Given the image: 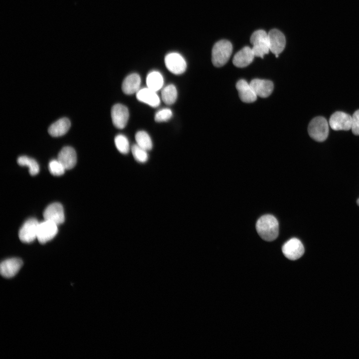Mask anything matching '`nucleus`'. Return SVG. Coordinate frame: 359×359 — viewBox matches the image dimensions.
Masks as SVG:
<instances>
[{
	"mask_svg": "<svg viewBox=\"0 0 359 359\" xmlns=\"http://www.w3.org/2000/svg\"><path fill=\"white\" fill-rule=\"evenodd\" d=\"M329 125L334 130H349L352 128V116L344 112L337 111L331 116Z\"/></svg>",
	"mask_w": 359,
	"mask_h": 359,
	"instance_id": "1a4fd4ad",
	"label": "nucleus"
},
{
	"mask_svg": "<svg viewBox=\"0 0 359 359\" xmlns=\"http://www.w3.org/2000/svg\"><path fill=\"white\" fill-rule=\"evenodd\" d=\"M137 144L140 147L146 151L151 150L152 148V142L148 133L143 131L138 132L135 135Z\"/></svg>",
	"mask_w": 359,
	"mask_h": 359,
	"instance_id": "b1692460",
	"label": "nucleus"
},
{
	"mask_svg": "<svg viewBox=\"0 0 359 359\" xmlns=\"http://www.w3.org/2000/svg\"><path fill=\"white\" fill-rule=\"evenodd\" d=\"M357 204L359 205V198L357 200Z\"/></svg>",
	"mask_w": 359,
	"mask_h": 359,
	"instance_id": "c756f323",
	"label": "nucleus"
},
{
	"mask_svg": "<svg viewBox=\"0 0 359 359\" xmlns=\"http://www.w3.org/2000/svg\"><path fill=\"white\" fill-rule=\"evenodd\" d=\"M137 99L151 107H157L160 103V98L156 92L148 88L139 90L136 93Z\"/></svg>",
	"mask_w": 359,
	"mask_h": 359,
	"instance_id": "a211bd4d",
	"label": "nucleus"
},
{
	"mask_svg": "<svg viewBox=\"0 0 359 359\" xmlns=\"http://www.w3.org/2000/svg\"><path fill=\"white\" fill-rule=\"evenodd\" d=\"M132 152L135 159L139 163H144L148 159L147 151L140 147L137 144L132 147Z\"/></svg>",
	"mask_w": 359,
	"mask_h": 359,
	"instance_id": "a878e982",
	"label": "nucleus"
},
{
	"mask_svg": "<svg viewBox=\"0 0 359 359\" xmlns=\"http://www.w3.org/2000/svg\"><path fill=\"white\" fill-rule=\"evenodd\" d=\"M232 51V45L227 40L222 39L216 42L212 49V62L215 67L225 64L229 59Z\"/></svg>",
	"mask_w": 359,
	"mask_h": 359,
	"instance_id": "f03ea898",
	"label": "nucleus"
},
{
	"mask_svg": "<svg viewBox=\"0 0 359 359\" xmlns=\"http://www.w3.org/2000/svg\"><path fill=\"white\" fill-rule=\"evenodd\" d=\"M111 113L115 127L120 129L125 128L129 116L127 107L121 104H115L112 107Z\"/></svg>",
	"mask_w": 359,
	"mask_h": 359,
	"instance_id": "9b49d317",
	"label": "nucleus"
},
{
	"mask_svg": "<svg viewBox=\"0 0 359 359\" xmlns=\"http://www.w3.org/2000/svg\"><path fill=\"white\" fill-rule=\"evenodd\" d=\"M17 162L20 166L28 167L29 174L32 176L36 175L39 173V165L32 158L25 156H20L18 158Z\"/></svg>",
	"mask_w": 359,
	"mask_h": 359,
	"instance_id": "4be33fe9",
	"label": "nucleus"
},
{
	"mask_svg": "<svg viewBox=\"0 0 359 359\" xmlns=\"http://www.w3.org/2000/svg\"><path fill=\"white\" fill-rule=\"evenodd\" d=\"M256 228L261 238L267 241L274 240L279 234L278 221L271 214L261 216L256 222Z\"/></svg>",
	"mask_w": 359,
	"mask_h": 359,
	"instance_id": "f257e3e1",
	"label": "nucleus"
},
{
	"mask_svg": "<svg viewBox=\"0 0 359 359\" xmlns=\"http://www.w3.org/2000/svg\"><path fill=\"white\" fill-rule=\"evenodd\" d=\"M140 84V76L137 73H133L125 78L122 83V89L126 94H133L139 90Z\"/></svg>",
	"mask_w": 359,
	"mask_h": 359,
	"instance_id": "6ab92c4d",
	"label": "nucleus"
},
{
	"mask_svg": "<svg viewBox=\"0 0 359 359\" xmlns=\"http://www.w3.org/2000/svg\"><path fill=\"white\" fill-rule=\"evenodd\" d=\"M352 131L355 135H359V109L352 115Z\"/></svg>",
	"mask_w": 359,
	"mask_h": 359,
	"instance_id": "c85d7f7f",
	"label": "nucleus"
},
{
	"mask_svg": "<svg viewBox=\"0 0 359 359\" xmlns=\"http://www.w3.org/2000/svg\"><path fill=\"white\" fill-rule=\"evenodd\" d=\"M115 146L117 150L123 154H127L129 152V143L127 138L123 135H118L115 138Z\"/></svg>",
	"mask_w": 359,
	"mask_h": 359,
	"instance_id": "393cba45",
	"label": "nucleus"
},
{
	"mask_svg": "<svg viewBox=\"0 0 359 359\" xmlns=\"http://www.w3.org/2000/svg\"><path fill=\"white\" fill-rule=\"evenodd\" d=\"M282 250L287 258L291 260H295L300 258L303 255L304 247L299 239L292 238L284 244Z\"/></svg>",
	"mask_w": 359,
	"mask_h": 359,
	"instance_id": "0eeeda50",
	"label": "nucleus"
},
{
	"mask_svg": "<svg viewBox=\"0 0 359 359\" xmlns=\"http://www.w3.org/2000/svg\"><path fill=\"white\" fill-rule=\"evenodd\" d=\"M250 42L253 45V52L256 57L263 58L270 51L268 35L262 29L255 31L250 37Z\"/></svg>",
	"mask_w": 359,
	"mask_h": 359,
	"instance_id": "7ed1b4c3",
	"label": "nucleus"
},
{
	"mask_svg": "<svg viewBox=\"0 0 359 359\" xmlns=\"http://www.w3.org/2000/svg\"><path fill=\"white\" fill-rule=\"evenodd\" d=\"M58 232V225L55 223L44 220L39 223L37 233V239L41 243L52 239Z\"/></svg>",
	"mask_w": 359,
	"mask_h": 359,
	"instance_id": "6e6552de",
	"label": "nucleus"
},
{
	"mask_svg": "<svg viewBox=\"0 0 359 359\" xmlns=\"http://www.w3.org/2000/svg\"><path fill=\"white\" fill-rule=\"evenodd\" d=\"M236 88L238 91L239 97L242 101L245 103H252L256 101L257 96L251 86L244 79H240L237 81Z\"/></svg>",
	"mask_w": 359,
	"mask_h": 359,
	"instance_id": "2eb2a0df",
	"label": "nucleus"
},
{
	"mask_svg": "<svg viewBox=\"0 0 359 359\" xmlns=\"http://www.w3.org/2000/svg\"><path fill=\"white\" fill-rule=\"evenodd\" d=\"M250 84L257 96L266 98L272 93L274 85L272 81L267 80L254 79Z\"/></svg>",
	"mask_w": 359,
	"mask_h": 359,
	"instance_id": "4468645a",
	"label": "nucleus"
},
{
	"mask_svg": "<svg viewBox=\"0 0 359 359\" xmlns=\"http://www.w3.org/2000/svg\"><path fill=\"white\" fill-rule=\"evenodd\" d=\"M146 83L149 88L157 92L163 87V77L160 72L156 71H152L147 75Z\"/></svg>",
	"mask_w": 359,
	"mask_h": 359,
	"instance_id": "412c9836",
	"label": "nucleus"
},
{
	"mask_svg": "<svg viewBox=\"0 0 359 359\" xmlns=\"http://www.w3.org/2000/svg\"><path fill=\"white\" fill-rule=\"evenodd\" d=\"M172 115V111L171 109H163L156 113L155 120L157 122L167 121L171 119Z\"/></svg>",
	"mask_w": 359,
	"mask_h": 359,
	"instance_id": "cd10ccee",
	"label": "nucleus"
},
{
	"mask_svg": "<svg viewBox=\"0 0 359 359\" xmlns=\"http://www.w3.org/2000/svg\"><path fill=\"white\" fill-rule=\"evenodd\" d=\"M268 35L270 51L275 55H279L285 47L286 38L284 35L277 29H271Z\"/></svg>",
	"mask_w": 359,
	"mask_h": 359,
	"instance_id": "f8f14e48",
	"label": "nucleus"
},
{
	"mask_svg": "<svg viewBox=\"0 0 359 359\" xmlns=\"http://www.w3.org/2000/svg\"><path fill=\"white\" fill-rule=\"evenodd\" d=\"M308 130L313 139L317 142H323L328 136L329 124L324 117H316L310 122Z\"/></svg>",
	"mask_w": 359,
	"mask_h": 359,
	"instance_id": "20e7f679",
	"label": "nucleus"
},
{
	"mask_svg": "<svg viewBox=\"0 0 359 359\" xmlns=\"http://www.w3.org/2000/svg\"><path fill=\"white\" fill-rule=\"evenodd\" d=\"M48 169L50 173L56 176L62 175L66 170L58 160H51L49 163Z\"/></svg>",
	"mask_w": 359,
	"mask_h": 359,
	"instance_id": "bb28decb",
	"label": "nucleus"
},
{
	"mask_svg": "<svg viewBox=\"0 0 359 359\" xmlns=\"http://www.w3.org/2000/svg\"><path fill=\"white\" fill-rule=\"evenodd\" d=\"M71 126L69 120L67 118H61L52 124L48 129L49 135L57 137L65 135Z\"/></svg>",
	"mask_w": 359,
	"mask_h": 359,
	"instance_id": "aec40b11",
	"label": "nucleus"
},
{
	"mask_svg": "<svg viewBox=\"0 0 359 359\" xmlns=\"http://www.w3.org/2000/svg\"><path fill=\"white\" fill-rule=\"evenodd\" d=\"M165 63L167 69L175 74H182L186 68L185 59L180 54L177 52H171L166 55Z\"/></svg>",
	"mask_w": 359,
	"mask_h": 359,
	"instance_id": "423d86ee",
	"label": "nucleus"
},
{
	"mask_svg": "<svg viewBox=\"0 0 359 359\" xmlns=\"http://www.w3.org/2000/svg\"><path fill=\"white\" fill-rule=\"evenodd\" d=\"M254 57L252 48L245 46L235 54L232 62L235 66L243 68L249 65Z\"/></svg>",
	"mask_w": 359,
	"mask_h": 359,
	"instance_id": "f3484780",
	"label": "nucleus"
},
{
	"mask_svg": "<svg viewBox=\"0 0 359 359\" xmlns=\"http://www.w3.org/2000/svg\"><path fill=\"white\" fill-rule=\"evenodd\" d=\"M57 160L62 164L66 170L71 169L76 164V152L71 147H64L59 152Z\"/></svg>",
	"mask_w": 359,
	"mask_h": 359,
	"instance_id": "dca6fc26",
	"label": "nucleus"
},
{
	"mask_svg": "<svg viewBox=\"0 0 359 359\" xmlns=\"http://www.w3.org/2000/svg\"><path fill=\"white\" fill-rule=\"evenodd\" d=\"M39 223L34 218H29L24 222L18 232V237L21 241L28 243L37 239Z\"/></svg>",
	"mask_w": 359,
	"mask_h": 359,
	"instance_id": "39448f33",
	"label": "nucleus"
},
{
	"mask_svg": "<svg viewBox=\"0 0 359 359\" xmlns=\"http://www.w3.org/2000/svg\"><path fill=\"white\" fill-rule=\"evenodd\" d=\"M44 220L59 225L64 221V209L61 203L54 202L47 206L43 212Z\"/></svg>",
	"mask_w": 359,
	"mask_h": 359,
	"instance_id": "9d476101",
	"label": "nucleus"
},
{
	"mask_svg": "<svg viewBox=\"0 0 359 359\" xmlns=\"http://www.w3.org/2000/svg\"><path fill=\"white\" fill-rule=\"evenodd\" d=\"M162 98L167 105L174 104L177 98V90L173 84L165 87L162 91Z\"/></svg>",
	"mask_w": 359,
	"mask_h": 359,
	"instance_id": "5701e85b",
	"label": "nucleus"
},
{
	"mask_svg": "<svg viewBox=\"0 0 359 359\" xmlns=\"http://www.w3.org/2000/svg\"><path fill=\"white\" fill-rule=\"evenodd\" d=\"M22 260L13 258L3 261L0 266L1 275L5 278H11L16 274L22 265Z\"/></svg>",
	"mask_w": 359,
	"mask_h": 359,
	"instance_id": "ddd939ff",
	"label": "nucleus"
}]
</instances>
